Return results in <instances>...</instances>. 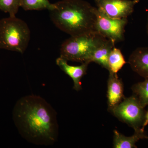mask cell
<instances>
[{
    "label": "cell",
    "instance_id": "11",
    "mask_svg": "<svg viewBox=\"0 0 148 148\" xmlns=\"http://www.w3.org/2000/svg\"><path fill=\"white\" fill-rule=\"evenodd\" d=\"M113 147L115 148H136V143L141 139H145V130L140 128L135 130L134 135L127 137L116 130L114 131Z\"/></svg>",
    "mask_w": 148,
    "mask_h": 148
},
{
    "label": "cell",
    "instance_id": "3",
    "mask_svg": "<svg viewBox=\"0 0 148 148\" xmlns=\"http://www.w3.org/2000/svg\"><path fill=\"white\" fill-rule=\"evenodd\" d=\"M106 39L96 32L71 36L61 45L60 57L67 61L90 63L93 52Z\"/></svg>",
    "mask_w": 148,
    "mask_h": 148
},
{
    "label": "cell",
    "instance_id": "9",
    "mask_svg": "<svg viewBox=\"0 0 148 148\" xmlns=\"http://www.w3.org/2000/svg\"><path fill=\"white\" fill-rule=\"evenodd\" d=\"M109 111L114 108L122 101L123 95V85L122 81L117 74L109 72L107 91Z\"/></svg>",
    "mask_w": 148,
    "mask_h": 148
},
{
    "label": "cell",
    "instance_id": "13",
    "mask_svg": "<svg viewBox=\"0 0 148 148\" xmlns=\"http://www.w3.org/2000/svg\"><path fill=\"white\" fill-rule=\"evenodd\" d=\"M109 72L117 74L126 64L124 56L119 49L114 47L110 53L108 60Z\"/></svg>",
    "mask_w": 148,
    "mask_h": 148
},
{
    "label": "cell",
    "instance_id": "17",
    "mask_svg": "<svg viewBox=\"0 0 148 148\" xmlns=\"http://www.w3.org/2000/svg\"><path fill=\"white\" fill-rule=\"evenodd\" d=\"M147 125H148V110L146 112L145 114V119H144V122H143L141 129L143 130H145V127Z\"/></svg>",
    "mask_w": 148,
    "mask_h": 148
},
{
    "label": "cell",
    "instance_id": "18",
    "mask_svg": "<svg viewBox=\"0 0 148 148\" xmlns=\"http://www.w3.org/2000/svg\"><path fill=\"white\" fill-rule=\"evenodd\" d=\"M147 34L148 35V16H147Z\"/></svg>",
    "mask_w": 148,
    "mask_h": 148
},
{
    "label": "cell",
    "instance_id": "8",
    "mask_svg": "<svg viewBox=\"0 0 148 148\" xmlns=\"http://www.w3.org/2000/svg\"><path fill=\"white\" fill-rule=\"evenodd\" d=\"M56 64L62 71L71 77L73 81L74 89L77 91L81 90V79L86 74L88 66L90 63L85 62L82 63L80 66H71L68 64L67 60L59 57L56 59Z\"/></svg>",
    "mask_w": 148,
    "mask_h": 148
},
{
    "label": "cell",
    "instance_id": "14",
    "mask_svg": "<svg viewBox=\"0 0 148 148\" xmlns=\"http://www.w3.org/2000/svg\"><path fill=\"white\" fill-rule=\"evenodd\" d=\"M52 5L49 0H20V7L26 11L49 10Z\"/></svg>",
    "mask_w": 148,
    "mask_h": 148
},
{
    "label": "cell",
    "instance_id": "10",
    "mask_svg": "<svg viewBox=\"0 0 148 148\" xmlns=\"http://www.w3.org/2000/svg\"><path fill=\"white\" fill-rule=\"evenodd\" d=\"M128 63L134 72L145 79H148V47L136 49L130 56Z\"/></svg>",
    "mask_w": 148,
    "mask_h": 148
},
{
    "label": "cell",
    "instance_id": "5",
    "mask_svg": "<svg viewBox=\"0 0 148 148\" xmlns=\"http://www.w3.org/2000/svg\"><path fill=\"white\" fill-rule=\"evenodd\" d=\"M110 111L120 121L135 130L142 127L146 112L145 108L134 94L128 98H123L120 103Z\"/></svg>",
    "mask_w": 148,
    "mask_h": 148
},
{
    "label": "cell",
    "instance_id": "15",
    "mask_svg": "<svg viewBox=\"0 0 148 148\" xmlns=\"http://www.w3.org/2000/svg\"><path fill=\"white\" fill-rule=\"evenodd\" d=\"M131 88L143 107L148 106V79L134 84Z\"/></svg>",
    "mask_w": 148,
    "mask_h": 148
},
{
    "label": "cell",
    "instance_id": "12",
    "mask_svg": "<svg viewBox=\"0 0 148 148\" xmlns=\"http://www.w3.org/2000/svg\"><path fill=\"white\" fill-rule=\"evenodd\" d=\"M115 45L110 40L106 39L93 52L91 62H95L109 71L108 57Z\"/></svg>",
    "mask_w": 148,
    "mask_h": 148
},
{
    "label": "cell",
    "instance_id": "2",
    "mask_svg": "<svg viewBox=\"0 0 148 148\" xmlns=\"http://www.w3.org/2000/svg\"><path fill=\"white\" fill-rule=\"evenodd\" d=\"M95 8L84 0H62L49 11L53 24L74 36L95 32Z\"/></svg>",
    "mask_w": 148,
    "mask_h": 148
},
{
    "label": "cell",
    "instance_id": "19",
    "mask_svg": "<svg viewBox=\"0 0 148 148\" xmlns=\"http://www.w3.org/2000/svg\"><path fill=\"white\" fill-rule=\"evenodd\" d=\"M145 139H147V140H148V136L146 135L145 137Z\"/></svg>",
    "mask_w": 148,
    "mask_h": 148
},
{
    "label": "cell",
    "instance_id": "4",
    "mask_svg": "<svg viewBox=\"0 0 148 148\" xmlns=\"http://www.w3.org/2000/svg\"><path fill=\"white\" fill-rule=\"evenodd\" d=\"M30 29L27 23L16 16L0 20V48L23 53L29 45Z\"/></svg>",
    "mask_w": 148,
    "mask_h": 148
},
{
    "label": "cell",
    "instance_id": "1",
    "mask_svg": "<svg viewBox=\"0 0 148 148\" xmlns=\"http://www.w3.org/2000/svg\"><path fill=\"white\" fill-rule=\"evenodd\" d=\"M13 113L19 133L29 142L50 145L57 140L56 112L42 98L34 95L21 98L16 103Z\"/></svg>",
    "mask_w": 148,
    "mask_h": 148
},
{
    "label": "cell",
    "instance_id": "16",
    "mask_svg": "<svg viewBox=\"0 0 148 148\" xmlns=\"http://www.w3.org/2000/svg\"><path fill=\"white\" fill-rule=\"evenodd\" d=\"M20 0H0V10L8 13L10 16H16L20 7Z\"/></svg>",
    "mask_w": 148,
    "mask_h": 148
},
{
    "label": "cell",
    "instance_id": "7",
    "mask_svg": "<svg viewBox=\"0 0 148 148\" xmlns=\"http://www.w3.org/2000/svg\"><path fill=\"white\" fill-rule=\"evenodd\" d=\"M140 0H95L98 10L113 18H127Z\"/></svg>",
    "mask_w": 148,
    "mask_h": 148
},
{
    "label": "cell",
    "instance_id": "6",
    "mask_svg": "<svg viewBox=\"0 0 148 148\" xmlns=\"http://www.w3.org/2000/svg\"><path fill=\"white\" fill-rule=\"evenodd\" d=\"M95 32L110 40L115 44L124 40L125 29L127 22V18H112L98 10L97 8H95Z\"/></svg>",
    "mask_w": 148,
    "mask_h": 148
}]
</instances>
